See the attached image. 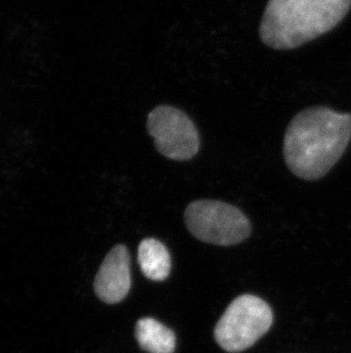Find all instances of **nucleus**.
Segmentation results:
<instances>
[{"label": "nucleus", "instance_id": "obj_2", "mask_svg": "<svg viewBox=\"0 0 351 353\" xmlns=\"http://www.w3.org/2000/svg\"><path fill=\"white\" fill-rule=\"evenodd\" d=\"M350 7L351 0H269L259 34L273 50H295L333 30Z\"/></svg>", "mask_w": 351, "mask_h": 353}, {"label": "nucleus", "instance_id": "obj_1", "mask_svg": "<svg viewBox=\"0 0 351 353\" xmlns=\"http://www.w3.org/2000/svg\"><path fill=\"white\" fill-rule=\"evenodd\" d=\"M350 140V114L326 107L305 109L285 132V163L299 179L319 180L341 159Z\"/></svg>", "mask_w": 351, "mask_h": 353}, {"label": "nucleus", "instance_id": "obj_6", "mask_svg": "<svg viewBox=\"0 0 351 353\" xmlns=\"http://www.w3.org/2000/svg\"><path fill=\"white\" fill-rule=\"evenodd\" d=\"M130 287L129 253L123 245H118L104 259L95 278L94 288L100 301L116 304L126 299Z\"/></svg>", "mask_w": 351, "mask_h": 353}, {"label": "nucleus", "instance_id": "obj_7", "mask_svg": "<svg viewBox=\"0 0 351 353\" xmlns=\"http://www.w3.org/2000/svg\"><path fill=\"white\" fill-rule=\"evenodd\" d=\"M138 263L142 274L153 281H163L170 274L171 260L169 252L159 240H142L138 247Z\"/></svg>", "mask_w": 351, "mask_h": 353}, {"label": "nucleus", "instance_id": "obj_8", "mask_svg": "<svg viewBox=\"0 0 351 353\" xmlns=\"http://www.w3.org/2000/svg\"><path fill=\"white\" fill-rule=\"evenodd\" d=\"M135 334L142 350L149 353L175 352V333L153 318L138 320Z\"/></svg>", "mask_w": 351, "mask_h": 353}, {"label": "nucleus", "instance_id": "obj_3", "mask_svg": "<svg viewBox=\"0 0 351 353\" xmlns=\"http://www.w3.org/2000/svg\"><path fill=\"white\" fill-rule=\"evenodd\" d=\"M273 325L272 309L265 301L242 295L226 309L215 325V339L227 352H241L251 347Z\"/></svg>", "mask_w": 351, "mask_h": 353}, {"label": "nucleus", "instance_id": "obj_5", "mask_svg": "<svg viewBox=\"0 0 351 353\" xmlns=\"http://www.w3.org/2000/svg\"><path fill=\"white\" fill-rule=\"evenodd\" d=\"M146 128L160 154L175 161H189L200 150L199 130L180 109L159 105L149 112Z\"/></svg>", "mask_w": 351, "mask_h": 353}, {"label": "nucleus", "instance_id": "obj_4", "mask_svg": "<svg viewBox=\"0 0 351 353\" xmlns=\"http://www.w3.org/2000/svg\"><path fill=\"white\" fill-rule=\"evenodd\" d=\"M185 223L193 236L204 243L231 246L242 243L251 224L242 210L218 200H196L185 210Z\"/></svg>", "mask_w": 351, "mask_h": 353}]
</instances>
